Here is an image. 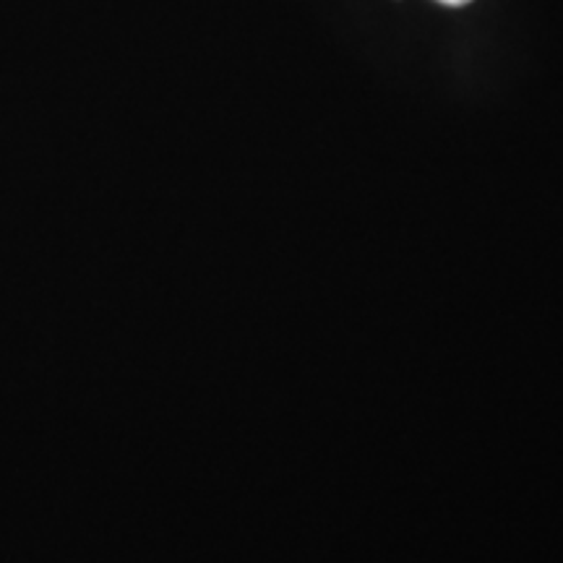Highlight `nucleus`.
Masks as SVG:
<instances>
[{
	"label": "nucleus",
	"mask_w": 563,
	"mask_h": 563,
	"mask_svg": "<svg viewBox=\"0 0 563 563\" xmlns=\"http://www.w3.org/2000/svg\"><path fill=\"white\" fill-rule=\"evenodd\" d=\"M439 3H443V5H464V3H470V0H439Z\"/></svg>",
	"instance_id": "nucleus-1"
}]
</instances>
